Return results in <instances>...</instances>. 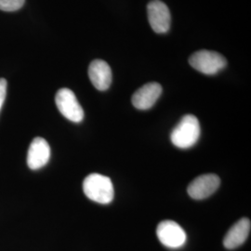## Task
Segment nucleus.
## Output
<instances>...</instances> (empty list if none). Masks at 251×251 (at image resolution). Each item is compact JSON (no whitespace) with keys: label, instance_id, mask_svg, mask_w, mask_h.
<instances>
[{"label":"nucleus","instance_id":"3","mask_svg":"<svg viewBox=\"0 0 251 251\" xmlns=\"http://www.w3.org/2000/svg\"><path fill=\"white\" fill-rule=\"evenodd\" d=\"M189 63L198 72L212 75L225 68L227 62L222 54L203 50L193 54L189 59Z\"/></svg>","mask_w":251,"mask_h":251},{"label":"nucleus","instance_id":"1","mask_svg":"<svg viewBox=\"0 0 251 251\" xmlns=\"http://www.w3.org/2000/svg\"><path fill=\"white\" fill-rule=\"evenodd\" d=\"M83 191L90 200L103 205L111 203L115 197V190L111 179L98 173H92L85 178Z\"/></svg>","mask_w":251,"mask_h":251},{"label":"nucleus","instance_id":"12","mask_svg":"<svg viewBox=\"0 0 251 251\" xmlns=\"http://www.w3.org/2000/svg\"><path fill=\"white\" fill-rule=\"evenodd\" d=\"M25 0H0V9L3 11H16L21 9Z\"/></svg>","mask_w":251,"mask_h":251},{"label":"nucleus","instance_id":"13","mask_svg":"<svg viewBox=\"0 0 251 251\" xmlns=\"http://www.w3.org/2000/svg\"><path fill=\"white\" fill-rule=\"evenodd\" d=\"M7 95V81L5 78H0V110L3 106V103Z\"/></svg>","mask_w":251,"mask_h":251},{"label":"nucleus","instance_id":"8","mask_svg":"<svg viewBox=\"0 0 251 251\" xmlns=\"http://www.w3.org/2000/svg\"><path fill=\"white\" fill-rule=\"evenodd\" d=\"M50 158V147L45 139L36 137L29 146L27 153L28 167L36 171L43 168Z\"/></svg>","mask_w":251,"mask_h":251},{"label":"nucleus","instance_id":"9","mask_svg":"<svg viewBox=\"0 0 251 251\" xmlns=\"http://www.w3.org/2000/svg\"><path fill=\"white\" fill-rule=\"evenodd\" d=\"M161 93L160 84L156 82L147 83L135 92L131 101L135 108L139 110H148L159 99Z\"/></svg>","mask_w":251,"mask_h":251},{"label":"nucleus","instance_id":"7","mask_svg":"<svg viewBox=\"0 0 251 251\" xmlns=\"http://www.w3.org/2000/svg\"><path fill=\"white\" fill-rule=\"evenodd\" d=\"M221 179L216 174H204L189 184L187 192L192 198L201 200L210 197L219 188Z\"/></svg>","mask_w":251,"mask_h":251},{"label":"nucleus","instance_id":"5","mask_svg":"<svg viewBox=\"0 0 251 251\" xmlns=\"http://www.w3.org/2000/svg\"><path fill=\"white\" fill-rule=\"evenodd\" d=\"M156 235L159 241L170 249H179L187 239L184 230L173 221H164L157 225Z\"/></svg>","mask_w":251,"mask_h":251},{"label":"nucleus","instance_id":"10","mask_svg":"<svg viewBox=\"0 0 251 251\" xmlns=\"http://www.w3.org/2000/svg\"><path fill=\"white\" fill-rule=\"evenodd\" d=\"M89 77L97 90L104 91L111 86L112 70L106 62L99 59L94 60L89 67Z\"/></svg>","mask_w":251,"mask_h":251},{"label":"nucleus","instance_id":"2","mask_svg":"<svg viewBox=\"0 0 251 251\" xmlns=\"http://www.w3.org/2000/svg\"><path fill=\"white\" fill-rule=\"evenodd\" d=\"M201 128L198 117L186 115L179 120L171 135V143L180 149H188L198 143Z\"/></svg>","mask_w":251,"mask_h":251},{"label":"nucleus","instance_id":"11","mask_svg":"<svg viewBox=\"0 0 251 251\" xmlns=\"http://www.w3.org/2000/svg\"><path fill=\"white\" fill-rule=\"evenodd\" d=\"M251 220L243 218L230 228L225 234L224 245L227 250H234L240 247L248 239L251 233Z\"/></svg>","mask_w":251,"mask_h":251},{"label":"nucleus","instance_id":"4","mask_svg":"<svg viewBox=\"0 0 251 251\" xmlns=\"http://www.w3.org/2000/svg\"><path fill=\"white\" fill-rule=\"evenodd\" d=\"M55 101L58 110L65 118L75 123H79L83 120L84 110L72 90L65 88L58 90Z\"/></svg>","mask_w":251,"mask_h":251},{"label":"nucleus","instance_id":"6","mask_svg":"<svg viewBox=\"0 0 251 251\" xmlns=\"http://www.w3.org/2000/svg\"><path fill=\"white\" fill-rule=\"evenodd\" d=\"M149 24L157 34H165L171 28V11L160 0H152L147 6Z\"/></svg>","mask_w":251,"mask_h":251}]
</instances>
